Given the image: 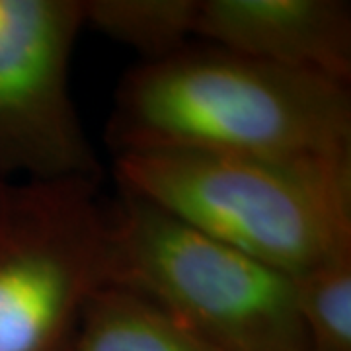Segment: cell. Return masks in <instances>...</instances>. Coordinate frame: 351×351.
Segmentation results:
<instances>
[{"instance_id": "6da1fadb", "label": "cell", "mask_w": 351, "mask_h": 351, "mask_svg": "<svg viewBox=\"0 0 351 351\" xmlns=\"http://www.w3.org/2000/svg\"><path fill=\"white\" fill-rule=\"evenodd\" d=\"M104 137L113 156L351 154V84L195 39L121 78Z\"/></svg>"}, {"instance_id": "7a4b0ae2", "label": "cell", "mask_w": 351, "mask_h": 351, "mask_svg": "<svg viewBox=\"0 0 351 351\" xmlns=\"http://www.w3.org/2000/svg\"><path fill=\"white\" fill-rule=\"evenodd\" d=\"M115 184L295 277L351 254V154H117Z\"/></svg>"}, {"instance_id": "3957f363", "label": "cell", "mask_w": 351, "mask_h": 351, "mask_svg": "<svg viewBox=\"0 0 351 351\" xmlns=\"http://www.w3.org/2000/svg\"><path fill=\"white\" fill-rule=\"evenodd\" d=\"M108 281L133 289L221 351H311L293 277L117 186Z\"/></svg>"}, {"instance_id": "277c9868", "label": "cell", "mask_w": 351, "mask_h": 351, "mask_svg": "<svg viewBox=\"0 0 351 351\" xmlns=\"http://www.w3.org/2000/svg\"><path fill=\"white\" fill-rule=\"evenodd\" d=\"M108 283L98 180H0V351H69Z\"/></svg>"}, {"instance_id": "5b68a950", "label": "cell", "mask_w": 351, "mask_h": 351, "mask_svg": "<svg viewBox=\"0 0 351 351\" xmlns=\"http://www.w3.org/2000/svg\"><path fill=\"white\" fill-rule=\"evenodd\" d=\"M82 0H0V180H101L71 94Z\"/></svg>"}, {"instance_id": "8992f818", "label": "cell", "mask_w": 351, "mask_h": 351, "mask_svg": "<svg viewBox=\"0 0 351 351\" xmlns=\"http://www.w3.org/2000/svg\"><path fill=\"white\" fill-rule=\"evenodd\" d=\"M195 38L291 71L351 84V4L199 0Z\"/></svg>"}, {"instance_id": "52a82bcc", "label": "cell", "mask_w": 351, "mask_h": 351, "mask_svg": "<svg viewBox=\"0 0 351 351\" xmlns=\"http://www.w3.org/2000/svg\"><path fill=\"white\" fill-rule=\"evenodd\" d=\"M69 351H221L133 289L104 283L88 301Z\"/></svg>"}, {"instance_id": "ba28073f", "label": "cell", "mask_w": 351, "mask_h": 351, "mask_svg": "<svg viewBox=\"0 0 351 351\" xmlns=\"http://www.w3.org/2000/svg\"><path fill=\"white\" fill-rule=\"evenodd\" d=\"M199 0H82L84 27L160 61L195 41Z\"/></svg>"}, {"instance_id": "9c48e42d", "label": "cell", "mask_w": 351, "mask_h": 351, "mask_svg": "<svg viewBox=\"0 0 351 351\" xmlns=\"http://www.w3.org/2000/svg\"><path fill=\"white\" fill-rule=\"evenodd\" d=\"M311 351H351V254L293 277Z\"/></svg>"}]
</instances>
